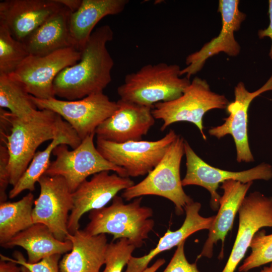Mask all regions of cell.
Masks as SVG:
<instances>
[{
    "label": "cell",
    "mask_w": 272,
    "mask_h": 272,
    "mask_svg": "<svg viewBox=\"0 0 272 272\" xmlns=\"http://www.w3.org/2000/svg\"><path fill=\"white\" fill-rule=\"evenodd\" d=\"M113 38V30L108 25L94 30L81 50L80 59L62 70L55 78V96L76 100L103 93L112 81L114 61L106 45Z\"/></svg>",
    "instance_id": "6da1fadb"
},
{
    "label": "cell",
    "mask_w": 272,
    "mask_h": 272,
    "mask_svg": "<svg viewBox=\"0 0 272 272\" xmlns=\"http://www.w3.org/2000/svg\"><path fill=\"white\" fill-rule=\"evenodd\" d=\"M1 120L10 127V134H1L7 139L5 140L9 155L10 184L13 186L27 169L40 145L73 128L60 115L47 109L38 110L28 121L1 109Z\"/></svg>",
    "instance_id": "7a4b0ae2"
},
{
    "label": "cell",
    "mask_w": 272,
    "mask_h": 272,
    "mask_svg": "<svg viewBox=\"0 0 272 272\" xmlns=\"http://www.w3.org/2000/svg\"><path fill=\"white\" fill-rule=\"evenodd\" d=\"M143 197L125 203L123 198L116 195L110 206L90 212V222L84 229L92 235L109 234L114 241L127 239L136 248L141 247L154 226L152 208L142 206Z\"/></svg>",
    "instance_id": "3957f363"
},
{
    "label": "cell",
    "mask_w": 272,
    "mask_h": 272,
    "mask_svg": "<svg viewBox=\"0 0 272 272\" xmlns=\"http://www.w3.org/2000/svg\"><path fill=\"white\" fill-rule=\"evenodd\" d=\"M181 69L176 64H147L127 74L117 92L120 99L154 108L159 102L180 97L190 84V79L181 78Z\"/></svg>",
    "instance_id": "277c9868"
},
{
    "label": "cell",
    "mask_w": 272,
    "mask_h": 272,
    "mask_svg": "<svg viewBox=\"0 0 272 272\" xmlns=\"http://www.w3.org/2000/svg\"><path fill=\"white\" fill-rule=\"evenodd\" d=\"M184 141L178 135L161 160L147 177L123 190L121 197L126 201L147 195L163 197L174 204L177 215H182L185 207L193 201L184 191L180 178Z\"/></svg>",
    "instance_id": "5b68a950"
},
{
    "label": "cell",
    "mask_w": 272,
    "mask_h": 272,
    "mask_svg": "<svg viewBox=\"0 0 272 272\" xmlns=\"http://www.w3.org/2000/svg\"><path fill=\"white\" fill-rule=\"evenodd\" d=\"M229 103L225 96L212 91L206 80L196 77L180 97L156 103L152 114L155 119L163 121L162 131L173 123L187 121L194 124L206 140L203 130V116L212 109H226Z\"/></svg>",
    "instance_id": "8992f818"
},
{
    "label": "cell",
    "mask_w": 272,
    "mask_h": 272,
    "mask_svg": "<svg viewBox=\"0 0 272 272\" xmlns=\"http://www.w3.org/2000/svg\"><path fill=\"white\" fill-rule=\"evenodd\" d=\"M95 135L84 139L73 150H69L65 144L56 147L52 152L56 159L50 163L44 174L63 177L72 192L89 176L101 171H112L121 176L128 177L123 168L110 162L99 152L94 143Z\"/></svg>",
    "instance_id": "52a82bcc"
},
{
    "label": "cell",
    "mask_w": 272,
    "mask_h": 272,
    "mask_svg": "<svg viewBox=\"0 0 272 272\" xmlns=\"http://www.w3.org/2000/svg\"><path fill=\"white\" fill-rule=\"evenodd\" d=\"M177 134L170 129L157 141L117 143L97 138L96 148L107 160L123 168L128 177L149 174L160 162Z\"/></svg>",
    "instance_id": "ba28073f"
},
{
    "label": "cell",
    "mask_w": 272,
    "mask_h": 272,
    "mask_svg": "<svg viewBox=\"0 0 272 272\" xmlns=\"http://www.w3.org/2000/svg\"><path fill=\"white\" fill-rule=\"evenodd\" d=\"M39 110H51L60 115L74 129L82 141L95 134V130L117 110V102L111 101L103 93L94 94L76 100L55 98L40 99L31 95Z\"/></svg>",
    "instance_id": "9c48e42d"
},
{
    "label": "cell",
    "mask_w": 272,
    "mask_h": 272,
    "mask_svg": "<svg viewBox=\"0 0 272 272\" xmlns=\"http://www.w3.org/2000/svg\"><path fill=\"white\" fill-rule=\"evenodd\" d=\"M81 56V51L73 47L42 56L29 55L15 72L8 76L22 84L27 92L36 98H55V78L62 70L77 63Z\"/></svg>",
    "instance_id": "30bf717a"
},
{
    "label": "cell",
    "mask_w": 272,
    "mask_h": 272,
    "mask_svg": "<svg viewBox=\"0 0 272 272\" xmlns=\"http://www.w3.org/2000/svg\"><path fill=\"white\" fill-rule=\"evenodd\" d=\"M186 172L182 179L183 186L197 185L206 189L211 194L210 206L216 211L219 208L221 196L217 192L219 184L228 180L247 183L256 180H269L272 178V166L262 163L251 169L241 171L224 170L212 166L193 151L184 141Z\"/></svg>",
    "instance_id": "8fae6325"
},
{
    "label": "cell",
    "mask_w": 272,
    "mask_h": 272,
    "mask_svg": "<svg viewBox=\"0 0 272 272\" xmlns=\"http://www.w3.org/2000/svg\"><path fill=\"white\" fill-rule=\"evenodd\" d=\"M38 183L40 192L34 200L33 222L46 225L57 239L66 240L69 213L74 207L72 192L59 176L44 174Z\"/></svg>",
    "instance_id": "7c38bea8"
},
{
    "label": "cell",
    "mask_w": 272,
    "mask_h": 272,
    "mask_svg": "<svg viewBox=\"0 0 272 272\" xmlns=\"http://www.w3.org/2000/svg\"><path fill=\"white\" fill-rule=\"evenodd\" d=\"M238 0H220L218 12L222 19V28L219 35L206 43L198 50L186 58V66L181 69V76L190 79L203 67L207 59L220 52L231 56H237L241 47L235 39L234 33L240 28L246 14L240 11Z\"/></svg>",
    "instance_id": "4fadbf2b"
},
{
    "label": "cell",
    "mask_w": 272,
    "mask_h": 272,
    "mask_svg": "<svg viewBox=\"0 0 272 272\" xmlns=\"http://www.w3.org/2000/svg\"><path fill=\"white\" fill-rule=\"evenodd\" d=\"M134 182L129 177L108 171L95 174L72 192L74 207L69 216L67 228L70 234L80 229V220L88 212L100 209L117 195L118 192L132 186Z\"/></svg>",
    "instance_id": "5bb4252c"
},
{
    "label": "cell",
    "mask_w": 272,
    "mask_h": 272,
    "mask_svg": "<svg viewBox=\"0 0 272 272\" xmlns=\"http://www.w3.org/2000/svg\"><path fill=\"white\" fill-rule=\"evenodd\" d=\"M272 91V74L266 83L254 92L248 91L242 82L234 88L235 100L226 109L229 116L221 125L212 127L209 134L218 139L230 134L233 138L238 162H251L254 159L250 150L247 134L248 110L252 100L262 93Z\"/></svg>",
    "instance_id": "9a60e30c"
},
{
    "label": "cell",
    "mask_w": 272,
    "mask_h": 272,
    "mask_svg": "<svg viewBox=\"0 0 272 272\" xmlns=\"http://www.w3.org/2000/svg\"><path fill=\"white\" fill-rule=\"evenodd\" d=\"M239 226L230 255L222 272H234L255 234L262 228L272 227V196L259 191L244 198L238 210Z\"/></svg>",
    "instance_id": "2e32d148"
},
{
    "label": "cell",
    "mask_w": 272,
    "mask_h": 272,
    "mask_svg": "<svg viewBox=\"0 0 272 272\" xmlns=\"http://www.w3.org/2000/svg\"><path fill=\"white\" fill-rule=\"evenodd\" d=\"M118 108L95 130L97 138L122 143L142 140L155 124L152 107L119 99Z\"/></svg>",
    "instance_id": "e0dca14e"
},
{
    "label": "cell",
    "mask_w": 272,
    "mask_h": 272,
    "mask_svg": "<svg viewBox=\"0 0 272 272\" xmlns=\"http://www.w3.org/2000/svg\"><path fill=\"white\" fill-rule=\"evenodd\" d=\"M63 7L57 0H5L0 2V24L22 42Z\"/></svg>",
    "instance_id": "ac0fdd59"
},
{
    "label": "cell",
    "mask_w": 272,
    "mask_h": 272,
    "mask_svg": "<svg viewBox=\"0 0 272 272\" xmlns=\"http://www.w3.org/2000/svg\"><path fill=\"white\" fill-rule=\"evenodd\" d=\"M252 183V181L243 183L232 179L222 183L220 187L224 192L219 200L218 212L209 230L208 238L197 258L202 257L211 258L213 255L214 245L219 240L222 242L219 258H223L226 237L232 229L236 215Z\"/></svg>",
    "instance_id": "d6986e66"
},
{
    "label": "cell",
    "mask_w": 272,
    "mask_h": 272,
    "mask_svg": "<svg viewBox=\"0 0 272 272\" xmlns=\"http://www.w3.org/2000/svg\"><path fill=\"white\" fill-rule=\"evenodd\" d=\"M66 240L72 248L60 260L59 272H100L108 244L106 234L92 235L79 229L70 233Z\"/></svg>",
    "instance_id": "ffe728a7"
},
{
    "label": "cell",
    "mask_w": 272,
    "mask_h": 272,
    "mask_svg": "<svg viewBox=\"0 0 272 272\" xmlns=\"http://www.w3.org/2000/svg\"><path fill=\"white\" fill-rule=\"evenodd\" d=\"M201 204L193 200L184 208L185 218L181 227L174 231L168 230L159 240L155 248L141 257L131 256L124 272H143L150 261L159 253L177 246L192 234L202 230H209L215 216L204 217L199 215Z\"/></svg>",
    "instance_id": "44dd1931"
},
{
    "label": "cell",
    "mask_w": 272,
    "mask_h": 272,
    "mask_svg": "<svg viewBox=\"0 0 272 272\" xmlns=\"http://www.w3.org/2000/svg\"><path fill=\"white\" fill-rule=\"evenodd\" d=\"M128 0H82L79 9L71 13L70 33L73 47L81 51L99 22L106 16L122 13Z\"/></svg>",
    "instance_id": "7402d4cb"
},
{
    "label": "cell",
    "mask_w": 272,
    "mask_h": 272,
    "mask_svg": "<svg viewBox=\"0 0 272 272\" xmlns=\"http://www.w3.org/2000/svg\"><path fill=\"white\" fill-rule=\"evenodd\" d=\"M71 13L63 7L21 42L29 54L42 56L73 47L70 33Z\"/></svg>",
    "instance_id": "603a6c76"
},
{
    "label": "cell",
    "mask_w": 272,
    "mask_h": 272,
    "mask_svg": "<svg viewBox=\"0 0 272 272\" xmlns=\"http://www.w3.org/2000/svg\"><path fill=\"white\" fill-rule=\"evenodd\" d=\"M20 246L27 253L28 261L35 263L54 254H63L72 248L71 241H60L56 238L45 225L35 223L14 236L2 245L5 248Z\"/></svg>",
    "instance_id": "cb8c5ba5"
},
{
    "label": "cell",
    "mask_w": 272,
    "mask_h": 272,
    "mask_svg": "<svg viewBox=\"0 0 272 272\" xmlns=\"http://www.w3.org/2000/svg\"><path fill=\"white\" fill-rule=\"evenodd\" d=\"M81 142L82 140L73 128L58 135L44 150L35 153L25 172L9 191V198H14L26 190L30 192L35 190L36 183L45 174L50 165L51 154L56 147L65 144L75 149Z\"/></svg>",
    "instance_id": "d4e9b609"
},
{
    "label": "cell",
    "mask_w": 272,
    "mask_h": 272,
    "mask_svg": "<svg viewBox=\"0 0 272 272\" xmlns=\"http://www.w3.org/2000/svg\"><path fill=\"white\" fill-rule=\"evenodd\" d=\"M34 200L33 194L30 192L18 201L0 203L1 246L34 224Z\"/></svg>",
    "instance_id": "484cf974"
},
{
    "label": "cell",
    "mask_w": 272,
    "mask_h": 272,
    "mask_svg": "<svg viewBox=\"0 0 272 272\" xmlns=\"http://www.w3.org/2000/svg\"><path fill=\"white\" fill-rule=\"evenodd\" d=\"M0 107L24 121L31 120L38 111L24 86L6 75H0Z\"/></svg>",
    "instance_id": "4316f807"
},
{
    "label": "cell",
    "mask_w": 272,
    "mask_h": 272,
    "mask_svg": "<svg viewBox=\"0 0 272 272\" xmlns=\"http://www.w3.org/2000/svg\"><path fill=\"white\" fill-rule=\"evenodd\" d=\"M29 55L23 43L0 24V75L12 74Z\"/></svg>",
    "instance_id": "83f0119b"
},
{
    "label": "cell",
    "mask_w": 272,
    "mask_h": 272,
    "mask_svg": "<svg viewBox=\"0 0 272 272\" xmlns=\"http://www.w3.org/2000/svg\"><path fill=\"white\" fill-rule=\"evenodd\" d=\"M250 254L239 267V272L249 270L272 262V234H266L263 230L258 231L251 242Z\"/></svg>",
    "instance_id": "f1b7e54d"
},
{
    "label": "cell",
    "mask_w": 272,
    "mask_h": 272,
    "mask_svg": "<svg viewBox=\"0 0 272 272\" xmlns=\"http://www.w3.org/2000/svg\"><path fill=\"white\" fill-rule=\"evenodd\" d=\"M136 247L125 238L108 243L105 256V268L102 272H122Z\"/></svg>",
    "instance_id": "f546056e"
},
{
    "label": "cell",
    "mask_w": 272,
    "mask_h": 272,
    "mask_svg": "<svg viewBox=\"0 0 272 272\" xmlns=\"http://www.w3.org/2000/svg\"><path fill=\"white\" fill-rule=\"evenodd\" d=\"M61 255L58 254H54L46 257L38 262L30 263L26 260L22 253L19 251H15L14 253L15 258L0 254L1 259L12 261L23 265L28 268L30 272H59V263Z\"/></svg>",
    "instance_id": "4dcf8cb0"
},
{
    "label": "cell",
    "mask_w": 272,
    "mask_h": 272,
    "mask_svg": "<svg viewBox=\"0 0 272 272\" xmlns=\"http://www.w3.org/2000/svg\"><path fill=\"white\" fill-rule=\"evenodd\" d=\"M185 242L183 241L177 246L172 258L163 272H200L196 262L190 263L187 260L184 252Z\"/></svg>",
    "instance_id": "1f68e13d"
},
{
    "label": "cell",
    "mask_w": 272,
    "mask_h": 272,
    "mask_svg": "<svg viewBox=\"0 0 272 272\" xmlns=\"http://www.w3.org/2000/svg\"><path fill=\"white\" fill-rule=\"evenodd\" d=\"M9 155L5 146H0V203L7 201L6 190L10 184Z\"/></svg>",
    "instance_id": "d6a6232c"
},
{
    "label": "cell",
    "mask_w": 272,
    "mask_h": 272,
    "mask_svg": "<svg viewBox=\"0 0 272 272\" xmlns=\"http://www.w3.org/2000/svg\"><path fill=\"white\" fill-rule=\"evenodd\" d=\"M268 15L269 24L268 27L264 29L259 30L257 32V35L260 39L265 37H269L271 40V46L269 52V56L272 59V0L268 1Z\"/></svg>",
    "instance_id": "836d02e7"
},
{
    "label": "cell",
    "mask_w": 272,
    "mask_h": 272,
    "mask_svg": "<svg viewBox=\"0 0 272 272\" xmlns=\"http://www.w3.org/2000/svg\"><path fill=\"white\" fill-rule=\"evenodd\" d=\"M21 266L19 264L10 260L1 259L0 272H20Z\"/></svg>",
    "instance_id": "e575fe53"
},
{
    "label": "cell",
    "mask_w": 272,
    "mask_h": 272,
    "mask_svg": "<svg viewBox=\"0 0 272 272\" xmlns=\"http://www.w3.org/2000/svg\"><path fill=\"white\" fill-rule=\"evenodd\" d=\"M57 1L67 8L72 13H74L79 9L82 0H57Z\"/></svg>",
    "instance_id": "d590c367"
},
{
    "label": "cell",
    "mask_w": 272,
    "mask_h": 272,
    "mask_svg": "<svg viewBox=\"0 0 272 272\" xmlns=\"http://www.w3.org/2000/svg\"><path fill=\"white\" fill-rule=\"evenodd\" d=\"M165 262L164 259L159 258L151 266L147 267L143 272H156Z\"/></svg>",
    "instance_id": "8d00e7d4"
},
{
    "label": "cell",
    "mask_w": 272,
    "mask_h": 272,
    "mask_svg": "<svg viewBox=\"0 0 272 272\" xmlns=\"http://www.w3.org/2000/svg\"><path fill=\"white\" fill-rule=\"evenodd\" d=\"M248 272V271H241ZM260 272H272V262L270 263L269 265L264 266Z\"/></svg>",
    "instance_id": "74e56055"
},
{
    "label": "cell",
    "mask_w": 272,
    "mask_h": 272,
    "mask_svg": "<svg viewBox=\"0 0 272 272\" xmlns=\"http://www.w3.org/2000/svg\"><path fill=\"white\" fill-rule=\"evenodd\" d=\"M21 270L20 272H30L28 268H27L26 267L21 265Z\"/></svg>",
    "instance_id": "f35d334b"
}]
</instances>
